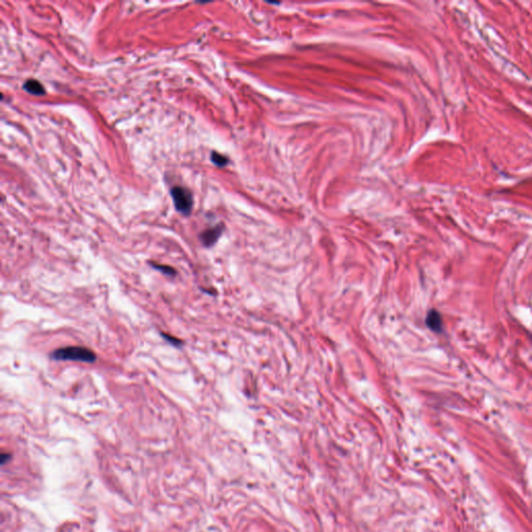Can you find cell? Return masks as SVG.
I'll list each match as a JSON object with an SVG mask.
<instances>
[{
  "mask_svg": "<svg viewBox=\"0 0 532 532\" xmlns=\"http://www.w3.org/2000/svg\"><path fill=\"white\" fill-rule=\"evenodd\" d=\"M51 359L56 361H75L92 364L95 363L97 356L93 350L82 346H67L57 348L50 355Z\"/></svg>",
  "mask_w": 532,
  "mask_h": 532,
  "instance_id": "cell-1",
  "label": "cell"
},
{
  "mask_svg": "<svg viewBox=\"0 0 532 532\" xmlns=\"http://www.w3.org/2000/svg\"><path fill=\"white\" fill-rule=\"evenodd\" d=\"M170 196L173 198L175 208L178 212L188 215L192 212L194 200L192 193L182 186H175L170 189Z\"/></svg>",
  "mask_w": 532,
  "mask_h": 532,
  "instance_id": "cell-2",
  "label": "cell"
},
{
  "mask_svg": "<svg viewBox=\"0 0 532 532\" xmlns=\"http://www.w3.org/2000/svg\"><path fill=\"white\" fill-rule=\"evenodd\" d=\"M223 233V226H215L213 228H209L201 233L200 240L205 246H212Z\"/></svg>",
  "mask_w": 532,
  "mask_h": 532,
  "instance_id": "cell-3",
  "label": "cell"
},
{
  "mask_svg": "<svg viewBox=\"0 0 532 532\" xmlns=\"http://www.w3.org/2000/svg\"><path fill=\"white\" fill-rule=\"evenodd\" d=\"M426 326L436 333H441L443 329V321L441 314L436 310H430L426 316Z\"/></svg>",
  "mask_w": 532,
  "mask_h": 532,
  "instance_id": "cell-4",
  "label": "cell"
},
{
  "mask_svg": "<svg viewBox=\"0 0 532 532\" xmlns=\"http://www.w3.org/2000/svg\"><path fill=\"white\" fill-rule=\"evenodd\" d=\"M23 87L27 93L36 95V96H41L45 94L44 86L41 84V82H38V80L36 79L27 80V82L24 83Z\"/></svg>",
  "mask_w": 532,
  "mask_h": 532,
  "instance_id": "cell-5",
  "label": "cell"
},
{
  "mask_svg": "<svg viewBox=\"0 0 532 532\" xmlns=\"http://www.w3.org/2000/svg\"><path fill=\"white\" fill-rule=\"evenodd\" d=\"M151 265H152L155 269L159 270L160 273H163L164 275H166V276H168V277H174V276L177 275L176 269H174L173 267H170V266H168V265H162V264H157V263H153V262L151 263Z\"/></svg>",
  "mask_w": 532,
  "mask_h": 532,
  "instance_id": "cell-6",
  "label": "cell"
},
{
  "mask_svg": "<svg viewBox=\"0 0 532 532\" xmlns=\"http://www.w3.org/2000/svg\"><path fill=\"white\" fill-rule=\"evenodd\" d=\"M211 160H212V163L216 164L217 166H225L229 163V160L226 156L219 154L217 152H212Z\"/></svg>",
  "mask_w": 532,
  "mask_h": 532,
  "instance_id": "cell-7",
  "label": "cell"
},
{
  "mask_svg": "<svg viewBox=\"0 0 532 532\" xmlns=\"http://www.w3.org/2000/svg\"><path fill=\"white\" fill-rule=\"evenodd\" d=\"M162 336L164 337V340H166V341H167V342H168L169 344H172L173 346H176V347H180V346H181V345L183 344V342H182V341H181V340H180V339H178V338H176V337H173V336H170V335H168V334H165V333H162Z\"/></svg>",
  "mask_w": 532,
  "mask_h": 532,
  "instance_id": "cell-8",
  "label": "cell"
},
{
  "mask_svg": "<svg viewBox=\"0 0 532 532\" xmlns=\"http://www.w3.org/2000/svg\"><path fill=\"white\" fill-rule=\"evenodd\" d=\"M7 457H9L8 454H4V453L2 454V456H1V463H2V465L5 464V460H7Z\"/></svg>",
  "mask_w": 532,
  "mask_h": 532,
  "instance_id": "cell-9",
  "label": "cell"
}]
</instances>
